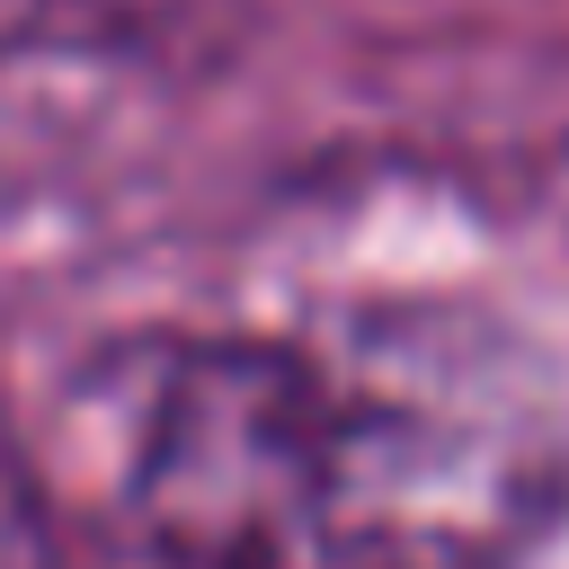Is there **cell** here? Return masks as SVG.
Listing matches in <instances>:
<instances>
[{"instance_id":"cell-1","label":"cell","mask_w":569,"mask_h":569,"mask_svg":"<svg viewBox=\"0 0 569 569\" xmlns=\"http://www.w3.org/2000/svg\"><path fill=\"white\" fill-rule=\"evenodd\" d=\"M569 498V409L471 311L187 338L116 382L107 569H516Z\"/></svg>"}]
</instances>
